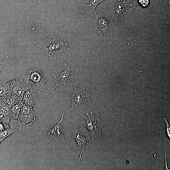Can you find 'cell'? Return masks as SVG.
Wrapping results in <instances>:
<instances>
[{"label": "cell", "mask_w": 170, "mask_h": 170, "mask_svg": "<svg viewBox=\"0 0 170 170\" xmlns=\"http://www.w3.org/2000/svg\"><path fill=\"white\" fill-rule=\"evenodd\" d=\"M70 41H67L64 37L56 34H46L40 43L37 52L51 60H55L57 57L66 49H70Z\"/></svg>", "instance_id": "6da1fadb"}, {"label": "cell", "mask_w": 170, "mask_h": 170, "mask_svg": "<svg viewBox=\"0 0 170 170\" xmlns=\"http://www.w3.org/2000/svg\"><path fill=\"white\" fill-rule=\"evenodd\" d=\"M112 17L116 22L127 18L134 11L139 9L135 0H112Z\"/></svg>", "instance_id": "7a4b0ae2"}, {"label": "cell", "mask_w": 170, "mask_h": 170, "mask_svg": "<svg viewBox=\"0 0 170 170\" xmlns=\"http://www.w3.org/2000/svg\"><path fill=\"white\" fill-rule=\"evenodd\" d=\"M92 19L95 30L99 37L102 41H107L111 38L113 29L112 20L104 14H97Z\"/></svg>", "instance_id": "3957f363"}, {"label": "cell", "mask_w": 170, "mask_h": 170, "mask_svg": "<svg viewBox=\"0 0 170 170\" xmlns=\"http://www.w3.org/2000/svg\"><path fill=\"white\" fill-rule=\"evenodd\" d=\"M83 116L84 119L81 122L87 128L88 133L92 136L93 140L101 141L102 140L101 130L104 127V123L99 118V114L96 113L94 115L92 111L89 114L87 112V116L80 114Z\"/></svg>", "instance_id": "277c9868"}, {"label": "cell", "mask_w": 170, "mask_h": 170, "mask_svg": "<svg viewBox=\"0 0 170 170\" xmlns=\"http://www.w3.org/2000/svg\"><path fill=\"white\" fill-rule=\"evenodd\" d=\"M64 64L65 68L63 71L56 74L51 72L54 77L52 84L54 90L63 91L72 85L74 78V71L70 65L65 63Z\"/></svg>", "instance_id": "5b68a950"}, {"label": "cell", "mask_w": 170, "mask_h": 170, "mask_svg": "<svg viewBox=\"0 0 170 170\" xmlns=\"http://www.w3.org/2000/svg\"><path fill=\"white\" fill-rule=\"evenodd\" d=\"M64 113L65 110H63L61 117L58 123L52 122L48 125L44 133L45 139H51L56 141L61 140L67 143V141L65 138L64 129L61 124L63 121Z\"/></svg>", "instance_id": "8992f818"}, {"label": "cell", "mask_w": 170, "mask_h": 170, "mask_svg": "<svg viewBox=\"0 0 170 170\" xmlns=\"http://www.w3.org/2000/svg\"><path fill=\"white\" fill-rule=\"evenodd\" d=\"M72 86L74 90L71 97V109L77 106H81L86 109L87 106L91 104L90 93L88 89L85 87L79 88Z\"/></svg>", "instance_id": "52a82bcc"}, {"label": "cell", "mask_w": 170, "mask_h": 170, "mask_svg": "<svg viewBox=\"0 0 170 170\" xmlns=\"http://www.w3.org/2000/svg\"><path fill=\"white\" fill-rule=\"evenodd\" d=\"M11 93L20 100H23L24 94L31 84L24 76L16 75L14 78L9 82Z\"/></svg>", "instance_id": "ba28073f"}, {"label": "cell", "mask_w": 170, "mask_h": 170, "mask_svg": "<svg viewBox=\"0 0 170 170\" xmlns=\"http://www.w3.org/2000/svg\"><path fill=\"white\" fill-rule=\"evenodd\" d=\"M33 107L23 101L18 122L20 126L25 124L28 128H30L38 118L37 114L33 110Z\"/></svg>", "instance_id": "9c48e42d"}, {"label": "cell", "mask_w": 170, "mask_h": 170, "mask_svg": "<svg viewBox=\"0 0 170 170\" xmlns=\"http://www.w3.org/2000/svg\"><path fill=\"white\" fill-rule=\"evenodd\" d=\"M23 76L28 80L32 81L37 89L42 90L45 88L46 80L40 68L36 67L30 68L25 72Z\"/></svg>", "instance_id": "30bf717a"}, {"label": "cell", "mask_w": 170, "mask_h": 170, "mask_svg": "<svg viewBox=\"0 0 170 170\" xmlns=\"http://www.w3.org/2000/svg\"><path fill=\"white\" fill-rule=\"evenodd\" d=\"M72 136L69 139L74 138L77 143L79 150L81 151L79 158L80 162L82 154L84 150H88L91 143V140L88 133H84L79 131L76 127L72 130Z\"/></svg>", "instance_id": "8fae6325"}, {"label": "cell", "mask_w": 170, "mask_h": 170, "mask_svg": "<svg viewBox=\"0 0 170 170\" xmlns=\"http://www.w3.org/2000/svg\"><path fill=\"white\" fill-rule=\"evenodd\" d=\"M37 89L35 85L31 84L24 94L23 101L25 103L34 107L39 102Z\"/></svg>", "instance_id": "7c38bea8"}, {"label": "cell", "mask_w": 170, "mask_h": 170, "mask_svg": "<svg viewBox=\"0 0 170 170\" xmlns=\"http://www.w3.org/2000/svg\"><path fill=\"white\" fill-rule=\"evenodd\" d=\"M10 107L0 102V122L6 127H9L11 120L10 116Z\"/></svg>", "instance_id": "4fadbf2b"}, {"label": "cell", "mask_w": 170, "mask_h": 170, "mask_svg": "<svg viewBox=\"0 0 170 170\" xmlns=\"http://www.w3.org/2000/svg\"><path fill=\"white\" fill-rule=\"evenodd\" d=\"M23 101H20L10 107V116L11 120L19 122Z\"/></svg>", "instance_id": "5bb4252c"}, {"label": "cell", "mask_w": 170, "mask_h": 170, "mask_svg": "<svg viewBox=\"0 0 170 170\" xmlns=\"http://www.w3.org/2000/svg\"><path fill=\"white\" fill-rule=\"evenodd\" d=\"M11 94L9 82L0 81V102L3 103L7 97Z\"/></svg>", "instance_id": "9a60e30c"}, {"label": "cell", "mask_w": 170, "mask_h": 170, "mask_svg": "<svg viewBox=\"0 0 170 170\" xmlns=\"http://www.w3.org/2000/svg\"><path fill=\"white\" fill-rule=\"evenodd\" d=\"M105 0H83L82 5L86 10L95 13L97 6Z\"/></svg>", "instance_id": "2e32d148"}, {"label": "cell", "mask_w": 170, "mask_h": 170, "mask_svg": "<svg viewBox=\"0 0 170 170\" xmlns=\"http://www.w3.org/2000/svg\"><path fill=\"white\" fill-rule=\"evenodd\" d=\"M18 129L13 126L4 129L0 132V144L7 137L10 136L13 133H17Z\"/></svg>", "instance_id": "e0dca14e"}, {"label": "cell", "mask_w": 170, "mask_h": 170, "mask_svg": "<svg viewBox=\"0 0 170 170\" xmlns=\"http://www.w3.org/2000/svg\"><path fill=\"white\" fill-rule=\"evenodd\" d=\"M149 0H138V3L143 7H146L149 4Z\"/></svg>", "instance_id": "ac0fdd59"}, {"label": "cell", "mask_w": 170, "mask_h": 170, "mask_svg": "<svg viewBox=\"0 0 170 170\" xmlns=\"http://www.w3.org/2000/svg\"><path fill=\"white\" fill-rule=\"evenodd\" d=\"M4 128L3 124L0 122V132L2 131L4 129Z\"/></svg>", "instance_id": "d6986e66"}, {"label": "cell", "mask_w": 170, "mask_h": 170, "mask_svg": "<svg viewBox=\"0 0 170 170\" xmlns=\"http://www.w3.org/2000/svg\"><path fill=\"white\" fill-rule=\"evenodd\" d=\"M3 69V66L0 64V72Z\"/></svg>", "instance_id": "ffe728a7"}]
</instances>
